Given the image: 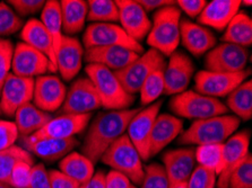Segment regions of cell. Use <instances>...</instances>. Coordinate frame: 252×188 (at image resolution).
Listing matches in <instances>:
<instances>
[{"mask_svg": "<svg viewBox=\"0 0 252 188\" xmlns=\"http://www.w3.org/2000/svg\"><path fill=\"white\" fill-rule=\"evenodd\" d=\"M162 161L170 185L188 182L190 175L196 168L192 148H179L166 151L162 157Z\"/></svg>", "mask_w": 252, "mask_h": 188, "instance_id": "cell-20", "label": "cell"}, {"mask_svg": "<svg viewBox=\"0 0 252 188\" xmlns=\"http://www.w3.org/2000/svg\"><path fill=\"white\" fill-rule=\"evenodd\" d=\"M251 3H252V1H246V0H244V1H241V5H244V6H251Z\"/></svg>", "mask_w": 252, "mask_h": 188, "instance_id": "cell-54", "label": "cell"}, {"mask_svg": "<svg viewBox=\"0 0 252 188\" xmlns=\"http://www.w3.org/2000/svg\"><path fill=\"white\" fill-rule=\"evenodd\" d=\"M220 40L223 43L249 48L252 44V21L246 11H239L225 28Z\"/></svg>", "mask_w": 252, "mask_h": 188, "instance_id": "cell-30", "label": "cell"}, {"mask_svg": "<svg viewBox=\"0 0 252 188\" xmlns=\"http://www.w3.org/2000/svg\"><path fill=\"white\" fill-rule=\"evenodd\" d=\"M23 22L14 9L5 2H0V36H8L22 28Z\"/></svg>", "mask_w": 252, "mask_h": 188, "instance_id": "cell-39", "label": "cell"}, {"mask_svg": "<svg viewBox=\"0 0 252 188\" xmlns=\"http://www.w3.org/2000/svg\"><path fill=\"white\" fill-rule=\"evenodd\" d=\"M225 106L232 110L239 120L250 121L252 117V81H243L227 96Z\"/></svg>", "mask_w": 252, "mask_h": 188, "instance_id": "cell-32", "label": "cell"}, {"mask_svg": "<svg viewBox=\"0 0 252 188\" xmlns=\"http://www.w3.org/2000/svg\"><path fill=\"white\" fill-rule=\"evenodd\" d=\"M87 19L93 23L119 22V10L112 0H90L87 1Z\"/></svg>", "mask_w": 252, "mask_h": 188, "instance_id": "cell-36", "label": "cell"}, {"mask_svg": "<svg viewBox=\"0 0 252 188\" xmlns=\"http://www.w3.org/2000/svg\"><path fill=\"white\" fill-rule=\"evenodd\" d=\"M183 122L171 114H158L153 125L148 153L151 157L161 152L167 144L180 135Z\"/></svg>", "mask_w": 252, "mask_h": 188, "instance_id": "cell-26", "label": "cell"}, {"mask_svg": "<svg viewBox=\"0 0 252 188\" xmlns=\"http://www.w3.org/2000/svg\"><path fill=\"white\" fill-rule=\"evenodd\" d=\"M48 172L51 188H79L78 183L63 174L60 170H50Z\"/></svg>", "mask_w": 252, "mask_h": 188, "instance_id": "cell-48", "label": "cell"}, {"mask_svg": "<svg viewBox=\"0 0 252 188\" xmlns=\"http://www.w3.org/2000/svg\"><path fill=\"white\" fill-rule=\"evenodd\" d=\"M116 3L119 10L121 28L132 40L140 43L147 37L152 27V22L147 13L137 0H117Z\"/></svg>", "mask_w": 252, "mask_h": 188, "instance_id": "cell-18", "label": "cell"}, {"mask_svg": "<svg viewBox=\"0 0 252 188\" xmlns=\"http://www.w3.org/2000/svg\"><path fill=\"white\" fill-rule=\"evenodd\" d=\"M207 1L205 0H178L177 5L180 11H183L189 17L196 18L205 8Z\"/></svg>", "mask_w": 252, "mask_h": 188, "instance_id": "cell-47", "label": "cell"}, {"mask_svg": "<svg viewBox=\"0 0 252 188\" xmlns=\"http://www.w3.org/2000/svg\"><path fill=\"white\" fill-rule=\"evenodd\" d=\"M21 37L23 40V43L28 44L29 47L37 50L42 54L47 56L49 61H50V63L52 64L53 69L57 71L56 52L55 49H53L52 40L41 21L32 18L29 22H26V24L22 28Z\"/></svg>", "mask_w": 252, "mask_h": 188, "instance_id": "cell-27", "label": "cell"}, {"mask_svg": "<svg viewBox=\"0 0 252 188\" xmlns=\"http://www.w3.org/2000/svg\"><path fill=\"white\" fill-rule=\"evenodd\" d=\"M79 188H105V174L102 170L97 171L89 182L79 185Z\"/></svg>", "mask_w": 252, "mask_h": 188, "instance_id": "cell-51", "label": "cell"}, {"mask_svg": "<svg viewBox=\"0 0 252 188\" xmlns=\"http://www.w3.org/2000/svg\"><path fill=\"white\" fill-rule=\"evenodd\" d=\"M228 188H252V156L249 152L230 176Z\"/></svg>", "mask_w": 252, "mask_h": 188, "instance_id": "cell-38", "label": "cell"}, {"mask_svg": "<svg viewBox=\"0 0 252 188\" xmlns=\"http://www.w3.org/2000/svg\"><path fill=\"white\" fill-rule=\"evenodd\" d=\"M180 22L181 11L177 5L156 10L147 35V44L163 56L173 54L180 44Z\"/></svg>", "mask_w": 252, "mask_h": 188, "instance_id": "cell-3", "label": "cell"}, {"mask_svg": "<svg viewBox=\"0 0 252 188\" xmlns=\"http://www.w3.org/2000/svg\"><path fill=\"white\" fill-rule=\"evenodd\" d=\"M140 108L105 110L98 113L91 122L85 140L82 147V155L92 162L100 161L110 145L114 143L127 131L131 118L139 112Z\"/></svg>", "mask_w": 252, "mask_h": 188, "instance_id": "cell-1", "label": "cell"}, {"mask_svg": "<svg viewBox=\"0 0 252 188\" xmlns=\"http://www.w3.org/2000/svg\"><path fill=\"white\" fill-rule=\"evenodd\" d=\"M194 74V64L186 53L175 51L164 69V94L175 96L187 90Z\"/></svg>", "mask_w": 252, "mask_h": 188, "instance_id": "cell-16", "label": "cell"}, {"mask_svg": "<svg viewBox=\"0 0 252 188\" xmlns=\"http://www.w3.org/2000/svg\"><path fill=\"white\" fill-rule=\"evenodd\" d=\"M14 47L8 40L0 38V90L5 80L10 74L11 62H13Z\"/></svg>", "mask_w": 252, "mask_h": 188, "instance_id": "cell-42", "label": "cell"}, {"mask_svg": "<svg viewBox=\"0 0 252 188\" xmlns=\"http://www.w3.org/2000/svg\"><path fill=\"white\" fill-rule=\"evenodd\" d=\"M132 184L121 172L111 170L105 175V188H130Z\"/></svg>", "mask_w": 252, "mask_h": 188, "instance_id": "cell-49", "label": "cell"}, {"mask_svg": "<svg viewBox=\"0 0 252 188\" xmlns=\"http://www.w3.org/2000/svg\"><path fill=\"white\" fill-rule=\"evenodd\" d=\"M222 149L223 143L198 145L194 150V158L200 167L214 170L219 175L222 162Z\"/></svg>", "mask_w": 252, "mask_h": 188, "instance_id": "cell-37", "label": "cell"}, {"mask_svg": "<svg viewBox=\"0 0 252 188\" xmlns=\"http://www.w3.org/2000/svg\"><path fill=\"white\" fill-rule=\"evenodd\" d=\"M85 49L98 47H121L143 54V45L128 35L121 26L112 23H92L83 35Z\"/></svg>", "mask_w": 252, "mask_h": 188, "instance_id": "cell-7", "label": "cell"}, {"mask_svg": "<svg viewBox=\"0 0 252 188\" xmlns=\"http://www.w3.org/2000/svg\"><path fill=\"white\" fill-rule=\"evenodd\" d=\"M247 77V70L236 74L202 70L194 77V89L201 95L219 99L230 95L236 87L246 81Z\"/></svg>", "mask_w": 252, "mask_h": 188, "instance_id": "cell-11", "label": "cell"}, {"mask_svg": "<svg viewBox=\"0 0 252 188\" xmlns=\"http://www.w3.org/2000/svg\"><path fill=\"white\" fill-rule=\"evenodd\" d=\"M180 42L194 56H201L216 47V37L211 29L189 19L180 22Z\"/></svg>", "mask_w": 252, "mask_h": 188, "instance_id": "cell-22", "label": "cell"}, {"mask_svg": "<svg viewBox=\"0 0 252 188\" xmlns=\"http://www.w3.org/2000/svg\"><path fill=\"white\" fill-rule=\"evenodd\" d=\"M162 104V101H156L152 105L139 109V112L131 118L127 128L126 134L130 139L133 147L138 151L143 160L150 159L148 147H150L151 133L156 117L161 110Z\"/></svg>", "mask_w": 252, "mask_h": 188, "instance_id": "cell-12", "label": "cell"}, {"mask_svg": "<svg viewBox=\"0 0 252 188\" xmlns=\"http://www.w3.org/2000/svg\"><path fill=\"white\" fill-rule=\"evenodd\" d=\"M32 166V163L26 162V161H20L16 163L10 174L8 185L13 188H29Z\"/></svg>", "mask_w": 252, "mask_h": 188, "instance_id": "cell-43", "label": "cell"}, {"mask_svg": "<svg viewBox=\"0 0 252 188\" xmlns=\"http://www.w3.org/2000/svg\"><path fill=\"white\" fill-rule=\"evenodd\" d=\"M250 139V130H244L233 134L223 143L222 162L220 167L219 180L216 184L219 188H228V179L233 170L249 153Z\"/></svg>", "mask_w": 252, "mask_h": 188, "instance_id": "cell-13", "label": "cell"}, {"mask_svg": "<svg viewBox=\"0 0 252 188\" xmlns=\"http://www.w3.org/2000/svg\"><path fill=\"white\" fill-rule=\"evenodd\" d=\"M20 161H26V162L34 164L32 155L24 148L18 147V145H13L6 150L0 151V182L6 184L9 183L13 168Z\"/></svg>", "mask_w": 252, "mask_h": 188, "instance_id": "cell-34", "label": "cell"}, {"mask_svg": "<svg viewBox=\"0 0 252 188\" xmlns=\"http://www.w3.org/2000/svg\"><path fill=\"white\" fill-rule=\"evenodd\" d=\"M60 171L68 177L83 185L93 177L94 163L78 152H70L61 159L59 163Z\"/></svg>", "mask_w": 252, "mask_h": 188, "instance_id": "cell-31", "label": "cell"}, {"mask_svg": "<svg viewBox=\"0 0 252 188\" xmlns=\"http://www.w3.org/2000/svg\"><path fill=\"white\" fill-rule=\"evenodd\" d=\"M44 0H10L8 3L14 8L17 16H29L42 11L45 5Z\"/></svg>", "mask_w": 252, "mask_h": 188, "instance_id": "cell-44", "label": "cell"}, {"mask_svg": "<svg viewBox=\"0 0 252 188\" xmlns=\"http://www.w3.org/2000/svg\"><path fill=\"white\" fill-rule=\"evenodd\" d=\"M240 121L235 115H220L206 120L194 121L188 130L181 133L179 144L205 145L224 143L236 132Z\"/></svg>", "mask_w": 252, "mask_h": 188, "instance_id": "cell-2", "label": "cell"}, {"mask_svg": "<svg viewBox=\"0 0 252 188\" xmlns=\"http://www.w3.org/2000/svg\"><path fill=\"white\" fill-rule=\"evenodd\" d=\"M0 188H13V187H11L10 185H8V184L0 182Z\"/></svg>", "mask_w": 252, "mask_h": 188, "instance_id": "cell-53", "label": "cell"}, {"mask_svg": "<svg viewBox=\"0 0 252 188\" xmlns=\"http://www.w3.org/2000/svg\"><path fill=\"white\" fill-rule=\"evenodd\" d=\"M89 64H98L113 72L120 71L132 63L139 54L121 47H98L87 49L84 53Z\"/></svg>", "mask_w": 252, "mask_h": 188, "instance_id": "cell-23", "label": "cell"}, {"mask_svg": "<svg viewBox=\"0 0 252 188\" xmlns=\"http://www.w3.org/2000/svg\"><path fill=\"white\" fill-rule=\"evenodd\" d=\"M66 94V86L59 77L44 75L34 80V105L43 112H58L64 102Z\"/></svg>", "mask_w": 252, "mask_h": 188, "instance_id": "cell-17", "label": "cell"}, {"mask_svg": "<svg viewBox=\"0 0 252 188\" xmlns=\"http://www.w3.org/2000/svg\"><path fill=\"white\" fill-rule=\"evenodd\" d=\"M166 66V64H165ZM165 66L156 68L147 77L139 89L141 105H152L153 103L158 101L159 96L164 94V69Z\"/></svg>", "mask_w": 252, "mask_h": 188, "instance_id": "cell-35", "label": "cell"}, {"mask_svg": "<svg viewBox=\"0 0 252 188\" xmlns=\"http://www.w3.org/2000/svg\"><path fill=\"white\" fill-rule=\"evenodd\" d=\"M165 57L154 49H150L139 55L132 63L120 71L114 72L122 87L128 94L139 93L145 80L156 68L165 66Z\"/></svg>", "mask_w": 252, "mask_h": 188, "instance_id": "cell-8", "label": "cell"}, {"mask_svg": "<svg viewBox=\"0 0 252 188\" xmlns=\"http://www.w3.org/2000/svg\"><path fill=\"white\" fill-rule=\"evenodd\" d=\"M217 175L215 171L197 166L187 182L188 188H214L216 185Z\"/></svg>", "mask_w": 252, "mask_h": 188, "instance_id": "cell-41", "label": "cell"}, {"mask_svg": "<svg viewBox=\"0 0 252 188\" xmlns=\"http://www.w3.org/2000/svg\"><path fill=\"white\" fill-rule=\"evenodd\" d=\"M170 109L179 117L199 121L227 113L225 104L193 90H186L172 97Z\"/></svg>", "mask_w": 252, "mask_h": 188, "instance_id": "cell-6", "label": "cell"}, {"mask_svg": "<svg viewBox=\"0 0 252 188\" xmlns=\"http://www.w3.org/2000/svg\"><path fill=\"white\" fill-rule=\"evenodd\" d=\"M23 144L33 155L47 161H56L68 153L72 152L79 145V141L76 137L70 139H31L29 136H23Z\"/></svg>", "mask_w": 252, "mask_h": 188, "instance_id": "cell-25", "label": "cell"}, {"mask_svg": "<svg viewBox=\"0 0 252 188\" xmlns=\"http://www.w3.org/2000/svg\"><path fill=\"white\" fill-rule=\"evenodd\" d=\"M249 50L239 45L222 43L213 48L205 57L207 71L236 74L244 71L249 60Z\"/></svg>", "mask_w": 252, "mask_h": 188, "instance_id": "cell-10", "label": "cell"}, {"mask_svg": "<svg viewBox=\"0 0 252 188\" xmlns=\"http://www.w3.org/2000/svg\"><path fill=\"white\" fill-rule=\"evenodd\" d=\"M101 161L112 170L121 172L135 185H140L143 182V159L126 133L110 145L103 153Z\"/></svg>", "mask_w": 252, "mask_h": 188, "instance_id": "cell-5", "label": "cell"}, {"mask_svg": "<svg viewBox=\"0 0 252 188\" xmlns=\"http://www.w3.org/2000/svg\"><path fill=\"white\" fill-rule=\"evenodd\" d=\"M11 69L15 76L33 79L44 76L48 71H56L47 56L23 42L14 49Z\"/></svg>", "mask_w": 252, "mask_h": 188, "instance_id": "cell-15", "label": "cell"}, {"mask_svg": "<svg viewBox=\"0 0 252 188\" xmlns=\"http://www.w3.org/2000/svg\"><path fill=\"white\" fill-rule=\"evenodd\" d=\"M100 107H102L101 101L94 85L87 77H82L72 82L58 113L85 115L92 114Z\"/></svg>", "mask_w": 252, "mask_h": 188, "instance_id": "cell-9", "label": "cell"}, {"mask_svg": "<svg viewBox=\"0 0 252 188\" xmlns=\"http://www.w3.org/2000/svg\"><path fill=\"white\" fill-rule=\"evenodd\" d=\"M92 114L70 115L63 114L51 118L40 131L29 137L31 139H70L82 133L90 124Z\"/></svg>", "mask_w": 252, "mask_h": 188, "instance_id": "cell-19", "label": "cell"}, {"mask_svg": "<svg viewBox=\"0 0 252 188\" xmlns=\"http://www.w3.org/2000/svg\"><path fill=\"white\" fill-rule=\"evenodd\" d=\"M240 6V0H213L206 3L205 8L198 16V22L205 27H212L222 32L239 13Z\"/></svg>", "mask_w": 252, "mask_h": 188, "instance_id": "cell-24", "label": "cell"}, {"mask_svg": "<svg viewBox=\"0 0 252 188\" xmlns=\"http://www.w3.org/2000/svg\"><path fill=\"white\" fill-rule=\"evenodd\" d=\"M34 79L9 74L0 90V112L14 116L16 110L33 99Z\"/></svg>", "mask_w": 252, "mask_h": 188, "instance_id": "cell-14", "label": "cell"}, {"mask_svg": "<svg viewBox=\"0 0 252 188\" xmlns=\"http://www.w3.org/2000/svg\"><path fill=\"white\" fill-rule=\"evenodd\" d=\"M60 2L63 30L71 36L83 30L87 19V1L84 0H63Z\"/></svg>", "mask_w": 252, "mask_h": 188, "instance_id": "cell-29", "label": "cell"}, {"mask_svg": "<svg viewBox=\"0 0 252 188\" xmlns=\"http://www.w3.org/2000/svg\"><path fill=\"white\" fill-rule=\"evenodd\" d=\"M18 134L17 126L14 122L0 121V151L15 145Z\"/></svg>", "mask_w": 252, "mask_h": 188, "instance_id": "cell-45", "label": "cell"}, {"mask_svg": "<svg viewBox=\"0 0 252 188\" xmlns=\"http://www.w3.org/2000/svg\"><path fill=\"white\" fill-rule=\"evenodd\" d=\"M130 188H137V187H136V186H135V185H132V186H131V187H130Z\"/></svg>", "mask_w": 252, "mask_h": 188, "instance_id": "cell-55", "label": "cell"}, {"mask_svg": "<svg viewBox=\"0 0 252 188\" xmlns=\"http://www.w3.org/2000/svg\"><path fill=\"white\" fill-rule=\"evenodd\" d=\"M85 72L97 91L103 108L106 110L129 109L135 102V96L125 90L113 71L98 64H87Z\"/></svg>", "mask_w": 252, "mask_h": 188, "instance_id": "cell-4", "label": "cell"}, {"mask_svg": "<svg viewBox=\"0 0 252 188\" xmlns=\"http://www.w3.org/2000/svg\"><path fill=\"white\" fill-rule=\"evenodd\" d=\"M41 23L48 30L53 44V49L57 53L63 38V21H61L60 2L57 0H49L41 13Z\"/></svg>", "mask_w": 252, "mask_h": 188, "instance_id": "cell-33", "label": "cell"}, {"mask_svg": "<svg viewBox=\"0 0 252 188\" xmlns=\"http://www.w3.org/2000/svg\"><path fill=\"white\" fill-rule=\"evenodd\" d=\"M169 188H188V185H187V182H182V183H177V184H173V185H170Z\"/></svg>", "mask_w": 252, "mask_h": 188, "instance_id": "cell-52", "label": "cell"}, {"mask_svg": "<svg viewBox=\"0 0 252 188\" xmlns=\"http://www.w3.org/2000/svg\"><path fill=\"white\" fill-rule=\"evenodd\" d=\"M137 1L146 13L156 11L167 6L177 5V1H173V0H137Z\"/></svg>", "mask_w": 252, "mask_h": 188, "instance_id": "cell-50", "label": "cell"}, {"mask_svg": "<svg viewBox=\"0 0 252 188\" xmlns=\"http://www.w3.org/2000/svg\"><path fill=\"white\" fill-rule=\"evenodd\" d=\"M14 116V123L17 126L18 133H21L23 136L33 135L52 118L50 114L39 109L32 103H28L20 107Z\"/></svg>", "mask_w": 252, "mask_h": 188, "instance_id": "cell-28", "label": "cell"}, {"mask_svg": "<svg viewBox=\"0 0 252 188\" xmlns=\"http://www.w3.org/2000/svg\"><path fill=\"white\" fill-rule=\"evenodd\" d=\"M84 49L78 38L63 35L60 47L56 53L57 70L66 81H70L82 69Z\"/></svg>", "mask_w": 252, "mask_h": 188, "instance_id": "cell-21", "label": "cell"}, {"mask_svg": "<svg viewBox=\"0 0 252 188\" xmlns=\"http://www.w3.org/2000/svg\"><path fill=\"white\" fill-rule=\"evenodd\" d=\"M144 179L141 182V188H169L165 170L162 164L151 163L144 168Z\"/></svg>", "mask_w": 252, "mask_h": 188, "instance_id": "cell-40", "label": "cell"}, {"mask_svg": "<svg viewBox=\"0 0 252 188\" xmlns=\"http://www.w3.org/2000/svg\"><path fill=\"white\" fill-rule=\"evenodd\" d=\"M29 188H51L49 172L45 169L44 164H33L31 169Z\"/></svg>", "mask_w": 252, "mask_h": 188, "instance_id": "cell-46", "label": "cell"}]
</instances>
